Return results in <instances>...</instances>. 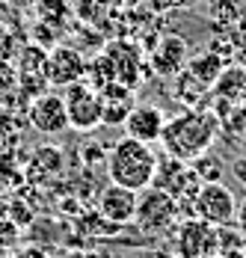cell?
Returning <instances> with one entry per match:
<instances>
[{
  "label": "cell",
  "instance_id": "17",
  "mask_svg": "<svg viewBox=\"0 0 246 258\" xmlns=\"http://www.w3.org/2000/svg\"><path fill=\"white\" fill-rule=\"evenodd\" d=\"M36 6H39V15H42L45 24H63V21L69 18L66 0H39Z\"/></svg>",
  "mask_w": 246,
  "mask_h": 258
},
{
  "label": "cell",
  "instance_id": "10",
  "mask_svg": "<svg viewBox=\"0 0 246 258\" xmlns=\"http://www.w3.org/2000/svg\"><path fill=\"white\" fill-rule=\"evenodd\" d=\"M166 128V116L154 104H134L128 119H125V134L140 140V143H160V134Z\"/></svg>",
  "mask_w": 246,
  "mask_h": 258
},
{
  "label": "cell",
  "instance_id": "13",
  "mask_svg": "<svg viewBox=\"0 0 246 258\" xmlns=\"http://www.w3.org/2000/svg\"><path fill=\"white\" fill-rule=\"evenodd\" d=\"M222 69H225V62H222L220 53H214V51H205V53H199V56H193V59H187V75L196 83H202L205 89L217 83Z\"/></svg>",
  "mask_w": 246,
  "mask_h": 258
},
{
  "label": "cell",
  "instance_id": "22",
  "mask_svg": "<svg viewBox=\"0 0 246 258\" xmlns=\"http://www.w3.org/2000/svg\"><path fill=\"white\" fill-rule=\"evenodd\" d=\"M184 3H193V0H160V6L172 9V6H184Z\"/></svg>",
  "mask_w": 246,
  "mask_h": 258
},
{
  "label": "cell",
  "instance_id": "23",
  "mask_svg": "<svg viewBox=\"0 0 246 258\" xmlns=\"http://www.w3.org/2000/svg\"><path fill=\"white\" fill-rule=\"evenodd\" d=\"M12 3H15L18 9H30V6H36L39 0H12Z\"/></svg>",
  "mask_w": 246,
  "mask_h": 258
},
{
  "label": "cell",
  "instance_id": "16",
  "mask_svg": "<svg viewBox=\"0 0 246 258\" xmlns=\"http://www.w3.org/2000/svg\"><path fill=\"white\" fill-rule=\"evenodd\" d=\"M134 101H104V110H101V125H125L128 113H131Z\"/></svg>",
  "mask_w": 246,
  "mask_h": 258
},
{
  "label": "cell",
  "instance_id": "11",
  "mask_svg": "<svg viewBox=\"0 0 246 258\" xmlns=\"http://www.w3.org/2000/svg\"><path fill=\"white\" fill-rule=\"evenodd\" d=\"M151 66H154V72H157L160 78H175V75H181L184 66H187V45H184V39H178V36H163L160 45L151 53Z\"/></svg>",
  "mask_w": 246,
  "mask_h": 258
},
{
  "label": "cell",
  "instance_id": "8",
  "mask_svg": "<svg viewBox=\"0 0 246 258\" xmlns=\"http://www.w3.org/2000/svg\"><path fill=\"white\" fill-rule=\"evenodd\" d=\"M30 125L48 137H56L63 131H69V110H66V98L48 92V95H36L30 104Z\"/></svg>",
  "mask_w": 246,
  "mask_h": 258
},
{
  "label": "cell",
  "instance_id": "9",
  "mask_svg": "<svg viewBox=\"0 0 246 258\" xmlns=\"http://www.w3.org/2000/svg\"><path fill=\"white\" fill-rule=\"evenodd\" d=\"M137 199H140L137 190L110 181L98 196V214L107 223H113V226H128L137 217Z\"/></svg>",
  "mask_w": 246,
  "mask_h": 258
},
{
  "label": "cell",
  "instance_id": "2",
  "mask_svg": "<svg viewBox=\"0 0 246 258\" xmlns=\"http://www.w3.org/2000/svg\"><path fill=\"white\" fill-rule=\"evenodd\" d=\"M107 178L113 184H122V187H131V190H146L154 181V172H157V152L148 146V143H140L134 137L125 134L119 143H113V149H107Z\"/></svg>",
  "mask_w": 246,
  "mask_h": 258
},
{
  "label": "cell",
  "instance_id": "1",
  "mask_svg": "<svg viewBox=\"0 0 246 258\" xmlns=\"http://www.w3.org/2000/svg\"><path fill=\"white\" fill-rule=\"evenodd\" d=\"M220 131V116L211 110H187L181 116H175L172 122H166V128L160 134L163 152H169L172 157L190 163L199 155H205Z\"/></svg>",
  "mask_w": 246,
  "mask_h": 258
},
{
  "label": "cell",
  "instance_id": "19",
  "mask_svg": "<svg viewBox=\"0 0 246 258\" xmlns=\"http://www.w3.org/2000/svg\"><path fill=\"white\" fill-rule=\"evenodd\" d=\"M231 172H234V178L246 187V157H237V160L231 163Z\"/></svg>",
  "mask_w": 246,
  "mask_h": 258
},
{
  "label": "cell",
  "instance_id": "12",
  "mask_svg": "<svg viewBox=\"0 0 246 258\" xmlns=\"http://www.w3.org/2000/svg\"><path fill=\"white\" fill-rule=\"evenodd\" d=\"M107 56L113 62L116 80L125 83V86H131V89H137L140 86V53L134 51L128 42H116V45L107 48Z\"/></svg>",
  "mask_w": 246,
  "mask_h": 258
},
{
  "label": "cell",
  "instance_id": "5",
  "mask_svg": "<svg viewBox=\"0 0 246 258\" xmlns=\"http://www.w3.org/2000/svg\"><path fill=\"white\" fill-rule=\"evenodd\" d=\"M137 226H143L146 232H166L178 220V202L166 190L160 187H146L140 190V199H137Z\"/></svg>",
  "mask_w": 246,
  "mask_h": 258
},
{
  "label": "cell",
  "instance_id": "6",
  "mask_svg": "<svg viewBox=\"0 0 246 258\" xmlns=\"http://www.w3.org/2000/svg\"><path fill=\"white\" fill-rule=\"evenodd\" d=\"M220 252V226H211L199 217H190L178 229V255L181 258H202Z\"/></svg>",
  "mask_w": 246,
  "mask_h": 258
},
{
  "label": "cell",
  "instance_id": "14",
  "mask_svg": "<svg viewBox=\"0 0 246 258\" xmlns=\"http://www.w3.org/2000/svg\"><path fill=\"white\" fill-rule=\"evenodd\" d=\"M214 92L222 101H240L246 95V72L243 69H222V75L214 83Z\"/></svg>",
  "mask_w": 246,
  "mask_h": 258
},
{
  "label": "cell",
  "instance_id": "15",
  "mask_svg": "<svg viewBox=\"0 0 246 258\" xmlns=\"http://www.w3.org/2000/svg\"><path fill=\"white\" fill-rule=\"evenodd\" d=\"M190 166H193V172H196L202 181H220L222 178V160L217 155H199L196 160H190Z\"/></svg>",
  "mask_w": 246,
  "mask_h": 258
},
{
  "label": "cell",
  "instance_id": "18",
  "mask_svg": "<svg viewBox=\"0 0 246 258\" xmlns=\"http://www.w3.org/2000/svg\"><path fill=\"white\" fill-rule=\"evenodd\" d=\"M80 157H83L86 163H104V160H107V149H104L101 143H95V140H89V143L80 146Z\"/></svg>",
  "mask_w": 246,
  "mask_h": 258
},
{
  "label": "cell",
  "instance_id": "7",
  "mask_svg": "<svg viewBox=\"0 0 246 258\" xmlns=\"http://www.w3.org/2000/svg\"><path fill=\"white\" fill-rule=\"evenodd\" d=\"M45 80L50 86H69L77 83L86 75V59L77 48H66V45H56L53 51L45 56Z\"/></svg>",
  "mask_w": 246,
  "mask_h": 258
},
{
  "label": "cell",
  "instance_id": "20",
  "mask_svg": "<svg viewBox=\"0 0 246 258\" xmlns=\"http://www.w3.org/2000/svg\"><path fill=\"white\" fill-rule=\"evenodd\" d=\"M36 42H39V45H42V42H45V45H53V36H50L48 27H39V30H36Z\"/></svg>",
  "mask_w": 246,
  "mask_h": 258
},
{
  "label": "cell",
  "instance_id": "4",
  "mask_svg": "<svg viewBox=\"0 0 246 258\" xmlns=\"http://www.w3.org/2000/svg\"><path fill=\"white\" fill-rule=\"evenodd\" d=\"M63 98H66V110H69V128L83 131V134L101 128V110H104V101H101V95L86 83V80L69 83Z\"/></svg>",
  "mask_w": 246,
  "mask_h": 258
},
{
  "label": "cell",
  "instance_id": "3",
  "mask_svg": "<svg viewBox=\"0 0 246 258\" xmlns=\"http://www.w3.org/2000/svg\"><path fill=\"white\" fill-rule=\"evenodd\" d=\"M193 217L211 226H231L237 217V196L222 181H202L193 196Z\"/></svg>",
  "mask_w": 246,
  "mask_h": 258
},
{
  "label": "cell",
  "instance_id": "21",
  "mask_svg": "<svg viewBox=\"0 0 246 258\" xmlns=\"http://www.w3.org/2000/svg\"><path fill=\"white\" fill-rule=\"evenodd\" d=\"M234 220H237V223H240V226H237V229H240V232L246 234V199H243V205H237V217H234Z\"/></svg>",
  "mask_w": 246,
  "mask_h": 258
}]
</instances>
